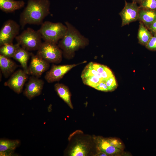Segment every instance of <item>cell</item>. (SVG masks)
Segmentation results:
<instances>
[{"label":"cell","mask_w":156,"mask_h":156,"mask_svg":"<svg viewBox=\"0 0 156 156\" xmlns=\"http://www.w3.org/2000/svg\"><path fill=\"white\" fill-rule=\"evenodd\" d=\"M49 0H28L20 16V25L23 29L27 24L40 25L50 13Z\"/></svg>","instance_id":"6da1fadb"},{"label":"cell","mask_w":156,"mask_h":156,"mask_svg":"<svg viewBox=\"0 0 156 156\" xmlns=\"http://www.w3.org/2000/svg\"><path fill=\"white\" fill-rule=\"evenodd\" d=\"M65 24L67 27L66 32L57 45L64 57L70 59L74 57L76 51L88 45L89 41L70 23L66 22Z\"/></svg>","instance_id":"7a4b0ae2"},{"label":"cell","mask_w":156,"mask_h":156,"mask_svg":"<svg viewBox=\"0 0 156 156\" xmlns=\"http://www.w3.org/2000/svg\"><path fill=\"white\" fill-rule=\"evenodd\" d=\"M114 76L107 66L91 62L83 70L81 77L84 84L99 90L106 85V81L109 78Z\"/></svg>","instance_id":"3957f363"},{"label":"cell","mask_w":156,"mask_h":156,"mask_svg":"<svg viewBox=\"0 0 156 156\" xmlns=\"http://www.w3.org/2000/svg\"><path fill=\"white\" fill-rule=\"evenodd\" d=\"M67 30L66 25L61 23L47 21L43 22L37 31L44 41L57 44L64 37Z\"/></svg>","instance_id":"277c9868"},{"label":"cell","mask_w":156,"mask_h":156,"mask_svg":"<svg viewBox=\"0 0 156 156\" xmlns=\"http://www.w3.org/2000/svg\"><path fill=\"white\" fill-rule=\"evenodd\" d=\"M15 39L17 43L28 51L38 50L42 43L39 33L29 27L24 30Z\"/></svg>","instance_id":"5b68a950"},{"label":"cell","mask_w":156,"mask_h":156,"mask_svg":"<svg viewBox=\"0 0 156 156\" xmlns=\"http://www.w3.org/2000/svg\"><path fill=\"white\" fill-rule=\"evenodd\" d=\"M36 54L49 63L55 64L61 62L63 56L57 44L45 41L42 42Z\"/></svg>","instance_id":"8992f818"},{"label":"cell","mask_w":156,"mask_h":156,"mask_svg":"<svg viewBox=\"0 0 156 156\" xmlns=\"http://www.w3.org/2000/svg\"><path fill=\"white\" fill-rule=\"evenodd\" d=\"M20 25L12 19L4 22L0 30V46L13 43L14 39L18 35Z\"/></svg>","instance_id":"52a82bcc"},{"label":"cell","mask_w":156,"mask_h":156,"mask_svg":"<svg viewBox=\"0 0 156 156\" xmlns=\"http://www.w3.org/2000/svg\"><path fill=\"white\" fill-rule=\"evenodd\" d=\"M86 62V61H84L77 64L63 65L53 64L50 70L46 73L45 79L48 83L59 81L73 68Z\"/></svg>","instance_id":"ba28073f"},{"label":"cell","mask_w":156,"mask_h":156,"mask_svg":"<svg viewBox=\"0 0 156 156\" xmlns=\"http://www.w3.org/2000/svg\"><path fill=\"white\" fill-rule=\"evenodd\" d=\"M28 74L23 70L19 69L14 72L4 84L18 94L22 91L24 86L27 80Z\"/></svg>","instance_id":"9c48e42d"},{"label":"cell","mask_w":156,"mask_h":156,"mask_svg":"<svg viewBox=\"0 0 156 156\" xmlns=\"http://www.w3.org/2000/svg\"><path fill=\"white\" fill-rule=\"evenodd\" d=\"M139 9L136 3H128L125 1V6L119 13L122 20V26L138 19Z\"/></svg>","instance_id":"30bf717a"},{"label":"cell","mask_w":156,"mask_h":156,"mask_svg":"<svg viewBox=\"0 0 156 156\" xmlns=\"http://www.w3.org/2000/svg\"><path fill=\"white\" fill-rule=\"evenodd\" d=\"M50 63L45 60L37 54L32 53L30 63L28 67L29 75L38 77L49 69Z\"/></svg>","instance_id":"8fae6325"},{"label":"cell","mask_w":156,"mask_h":156,"mask_svg":"<svg viewBox=\"0 0 156 156\" xmlns=\"http://www.w3.org/2000/svg\"><path fill=\"white\" fill-rule=\"evenodd\" d=\"M44 83V81L38 77L32 76L29 77L23 92L24 95L29 99L40 95Z\"/></svg>","instance_id":"7c38bea8"},{"label":"cell","mask_w":156,"mask_h":156,"mask_svg":"<svg viewBox=\"0 0 156 156\" xmlns=\"http://www.w3.org/2000/svg\"><path fill=\"white\" fill-rule=\"evenodd\" d=\"M96 141L98 152L104 153L107 155H120L123 153V150L112 146L107 138L99 137Z\"/></svg>","instance_id":"4fadbf2b"},{"label":"cell","mask_w":156,"mask_h":156,"mask_svg":"<svg viewBox=\"0 0 156 156\" xmlns=\"http://www.w3.org/2000/svg\"><path fill=\"white\" fill-rule=\"evenodd\" d=\"M20 144L17 140H11L1 139L0 140V155L11 156Z\"/></svg>","instance_id":"5bb4252c"},{"label":"cell","mask_w":156,"mask_h":156,"mask_svg":"<svg viewBox=\"0 0 156 156\" xmlns=\"http://www.w3.org/2000/svg\"><path fill=\"white\" fill-rule=\"evenodd\" d=\"M18 65L10 59L0 55V68L4 76L7 78L11 75Z\"/></svg>","instance_id":"9a60e30c"},{"label":"cell","mask_w":156,"mask_h":156,"mask_svg":"<svg viewBox=\"0 0 156 156\" xmlns=\"http://www.w3.org/2000/svg\"><path fill=\"white\" fill-rule=\"evenodd\" d=\"M32 54L28 51L20 46L16 50L13 58L21 64L23 70L29 75L27 63Z\"/></svg>","instance_id":"2e32d148"},{"label":"cell","mask_w":156,"mask_h":156,"mask_svg":"<svg viewBox=\"0 0 156 156\" xmlns=\"http://www.w3.org/2000/svg\"><path fill=\"white\" fill-rule=\"evenodd\" d=\"M25 4L23 0H0V9L6 13H11L22 8Z\"/></svg>","instance_id":"e0dca14e"},{"label":"cell","mask_w":156,"mask_h":156,"mask_svg":"<svg viewBox=\"0 0 156 156\" xmlns=\"http://www.w3.org/2000/svg\"><path fill=\"white\" fill-rule=\"evenodd\" d=\"M55 90L59 96L71 109L73 107L71 100V94L68 87L64 84L59 83L54 86Z\"/></svg>","instance_id":"ac0fdd59"},{"label":"cell","mask_w":156,"mask_h":156,"mask_svg":"<svg viewBox=\"0 0 156 156\" xmlns=\"http://www.w3.org/2000/svg\"><path fill=\"white\" fill-rule=\"evenodd\" d=\"M138 19L148 27L156 20V10L140 8Z\"/></svg>","instance_id":"d6986e66"},{"label":"cell","mask_w":156,"mask_h":156,"mask_svg":"<svg viewBox=\"0 0 156 156\" xmlns=\"http://www.w3.org/2000/svg\"><path fill=\"white\" fill-rule=\"evenodd\" d=\"M152 36L151 32L140 21L138 36L139 42L142 44L146 46Z\"/></svg>","instance_id":"ffe728a7"},{"label":"cell","mask_w":156,"mask_h":156,"mask_svg":"<svg viewBox=\"0 0 156 156\" xmlns=\"http://www.w3.org/2000/svg\"><path fill=\"white\" fill-rule=\"evenodd\" d=\"M20 46L18 43L15 44L13 43L4 44L0 46V55L8 58H13L16 50Z\"/></svg>","instance_id":"44dd1931"},{"label":"cell","mask_w":156,"mask_h":156,"mask_svg":"<svg viewBox=\"0 0 156 156\" xmlns=\"http://www.w3.org/2000/svg\"><path fill=\"white\" fill-rule=\"evenodd\" d=\"M88 153L86 145L82 142H79L75 145L70 151L69 155L72 156H84Z\"/></svg>","instance_id":"7402d4cb"},{"label":"cell","mask_w":156,"mask_h":156,"mask_svg":"<svg viewBox=\"0 0 156 156\" xmlns=\"http://www.w3.org/2000/svg\"><path fill=\"white\" fill-rule=\"evenodd\" d=\"M140 8L156 10V0H141Z\"/></svg>","instance_id":"603a6c76"},{"label":"cell","mask_w":156,"mask_h":156,"mask_svg":"<svg viewBox=\"0 0 156 156\" xmlns=\"http://www.w3.org/2000/svg\"><path fill=\"white\" fill-rule=\"evenodd\" d=\"M107 139L112 146L124 151L125 148L124 145L120 139L113 138H107Z\"/></svg>","instance_id":"cb8c5ba5"},{"label":"cell","mask_w":156,"mask_h":156,"mask_svg":"<svg viewBox=\"0 0 156 156\" xmlns=\"http://www.w3.org/2000/svg\"><path fill=\"white\" fill-rule=\"evenodd\" d=\"M146 46L149 50L156 51V34L152 36Z\"/></svg>","instance_id":"d4e9b609"},{"label":"cell","mask_w":156,"mask_h":156,"mask_svg":"<svg viewBox=\"0 0 156 156\" xmlns=\"http://www.w3.org/2000/svg\"><path fill=\"white\" fill-rule=\"evenodd\" d=\"M148 27L151 32L156 34V20Z\"/></svg>","instance_id":"484cf974"},{"label":"cell","mask_w":156,"mask_h":156,"mask_svg":"<svg viewBox=\"0 0 156 156\" xmlns=\"http://www.w3.org/2000/svg\"><path fill=\"white\" fill-rule=\"evenodd\" d=\"M141 0H133V2L137 3H140V2Z\"/></svg>","instance_id":"4316f807"}]
</instances>
